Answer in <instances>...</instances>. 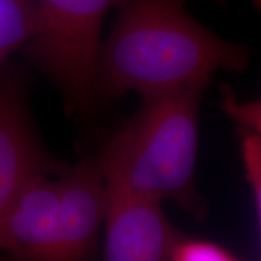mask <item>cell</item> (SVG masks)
I'll use <instances>...</instances> for the list:
<instances>
[{"instance_id":"6da1fadb","label":"cell","mask_w":261,"mask_h":261,"mask_svg":"<svg viewBox=\"0 0 261 261\" xmlns=\"http://www.w3.org/2000/svg\"><path fill=\"white\" fill-rule=\"evenodd\" d=\"M115 21L102 41L96 98H142L207 86L219 71L242 74L250 48L201 24L182 0H114Z\"/></svg>"},{"instance_id":"7a4b0ae2","label":"cell","mask_w":261,"mask_h":261,"mask_svg":"<svg viewBox=\"0 0 261 261\" xmlns=\"http://www.w3.org/2000/svg\"><path fill=\"white\" fill-rule=\"evenodd\" d=\"M205 86L194 85L143 98L135 115L112 133L98 154L104 174L136 194L172 202L204 219L208 202L196 185L198 115Z\"/></svg>"},{"instance_id":"3957f363","label":"cell","mask_w":261,"mask_h":261,"mask_svg":"<svg viewBox=\"0 0 261 261\" xmlns=\"http://www.w3.org/2000/svg\"><path fill=\"white\" fill-rule=\"evenodd\" d=\"M114 0H34V31L23 50L61 91L68 112L91 113L104 18Z\"/></svg>"},{"instance_id":"277c9868","label":"cell","mask_w":261,"mask_h":261,"mask_svg":"<svg viewBox=\"0 0 261 261\" xmlns=\"http://www.w3.org/2000/svg\"><path fill=\"white\" fill-rule=\"evenodd\" d=\"M23 69L4 65L0 70V218L29 179L57 175L64 163L42 145L33 127Z\"/></svg>"},{"instance_id":"5b68a950","label":"cell","mask_w":261,"mask_h":261,"mask_svg":"<svg viewBox=\"0 0 261 261\" xmlns=\"http://www.w3.org/2000/svg\"><path fill=\"white\" fill-rule=\"evenodd\" d=\"M106 177L104 259L109 261L169 260L181 232L169 223L161 203L136 194L119 179Z\"/></svg>"},{"instance_id":"8992f818","label":"cell","mask_w":261,"mask_h":261,"mask_svg":"<svg viewBox=\"0 0 261 261\" xmlns=\"http://www.w3.org/2000/svg\"><path fill=\"white\" fill-rule=\"evenodd\" d=\"M51 177L29 179L0 218V252L11 259L62 261L57 181Z\"/></svg>"},{"instance_id":"52a82bcc","label":"cell","mask_w":261,"mask_h":261,"mask_svg":"<svg viewBox=\"0 0 261 261\" xmlns=\"http://www.w3.org/2000/svg\"><path fill=\"white\" fill-rule=\"evenodd\" d=\"M62 261L85 260L97 250L106 214V177L98 155L86 156L56 175Z\"/></svg>"},{"instance_id":"ba28073f","label":"cell","mask_w":261,"mask_h":261,"mask_svg":"<svg viewBox=\"0 0 261 261\" xmlns=\"http://www.w3.org/2000/svg\"><path fill=\"white\" fill-rule=\"evenodd\" d=\"M34 0H0V70L34 31Z\"/></svg>"},{"instance_id":"9c48e42d","label":"cell","mask_w":261,"mask_h":261,"mask_svg":"<svg viewBox=\"0 0 261 261\" xmlns=\"http://www.w3.org/2000/svg\"><path fill=\"white\" fill-rule=\"evenodd\" d=\"M171 261H236L240 257L223 244L180 234L173 244Z\"/></svg>"},{"instance_id":"30bf717a","label":"cell","mask_w":261,"mask_h":261,"mask_svg":"<svg viewBox=\"0 0 261 261\" xmlns=\"http://www.w3.org/2000/svg\"><path fill=\"white\" fill-rule=\"evenodd\" d=\"M241 139V155H242L246 179L252 191L254 207L257 220L260 221L261 212V133L252 129L238 128Z\"/></svg>"},{"instance_id":"8fae6325","label":"cell","mask_w":261,"mask_h":261,"mask_svg":"<svg viewBox=\"0 0 261 261\" xmlns=\"http://www.w3.org/2000/svg\"><path fill=\"white\" fill-rule=\"evenodd\" d=\"M221 108L237 123L238 128L252 129L261 133L260 102H238L236 94L227 85L221 87Z\"/></svg>"},{"instance_id":"7c38bea8","label":"cell","mask_w":261,"mask_h":261,"mask_svg":"<svg viewBox=\"0 0 261 261\" xmlns=\"http://www.w3.org/2000/svg\"><path fill=\"white\" fill-rule=\"evenodd\" d=\"M182 2L187 3V2H189V0H182ZM210 2H213V3H215V4H218V5H225V4H226L227 0H210Z\"/></svg>"}]
</instances>
